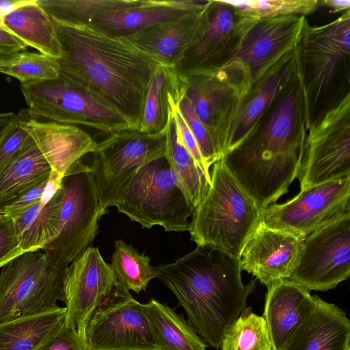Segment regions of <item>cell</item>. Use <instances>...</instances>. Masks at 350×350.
I'll return each instance as SVG.
<instances>
[{
  "mask_svg": "<svg viewBox=\"0 0 350 350\" xmlns=\"http://www.w3.org/2000/svg\"><path fill=\"white\" fill-rule=\"evenodd\" d=\"M184 75L161 65L154 72L146 96L139 131L150 135L165 133L174 109L185 94Z\"/></svg>",
  "mask_w": 350,
  "mask_h": 350,
  "instance_id": "484cf974",
  "label": "cell"
},
{
  "mask_svg": "<svg viewBox=\"0 0 350 350\" xmlns=\"http://www.w3.org/2000/svg\"><path fill=\"white\" fill-rule=\"evenodd\" d=\"M91 164L102 208L113 206L120 189L142 165L165 154V133L126 129L98 142Z\"/></svg>",
  "mask_w": 350,
  "mask_h": 350,
  "instance_id": "7c38bea8",
  "label": "cell"
},
{
  "mask_svg": "<svg viewBox=\"0 0 350 350\" xmlns=\"http://www.w3.org/2000/svg\"><path fill=\"white\" fill-rule=\"evenodd\" d=\"M165 157L185 195L196 208L205 197L211 183L180 142L173 116L165 131Z\"/></svg>",
  "mask_w": 350,
  "mask_h": 350,
  "instance_id": "1f68e13d",
  "label": "cell"
},
{
  "mask_svg": "<svg viewBox=\"0 0 350 350\" xmlns=\"http://www.w3.org/2000/svg\"><path fill=\"white\" fill-rule=\"evenodd\" d=\"M56 237L42 251L57 266L66 269L92 244L98 222L106 214L100 206L91 165L81 160L64 175Z\"/></svg>",
  "mask_w": 350,
  "mask_h": 350,
  "instance_id": "52a82bcc",
  "label": "cell"
},
{
  "mask_svg": "<svg viewBox=\"0 0 350 350\" xmlns=\"http://www.w3.org/2000/svg\"><path fill=\"white\" fill-rule=\"evenodd\" d=\"M17 117L14 112L0 113V138L17 120Z\"/></svg>",
  "mask_w": 350,
  "mask_h": 350,
  "instance_id": "bcb514c9",
  "label": "cell"
},
{
  "mask_svg": "<svg viewBox=\"0 0 350 350\" xmlns=\"http://www.w3.org/2000/svg\"><path fill=\"white\" fill-rule=\"evenodd\" d=\"M98 247H88L66 269L64 280L65 325L85 339L92 315L118 284Z\"/></svg>",
  "mask_w": 350,
  "mask_h": 350,
  "instance_id": "e0dca14e",
  "label": "cell"
},
{
  "mask_svg": "<svg viewBox=\"0 0 350 350\" xmlns=\"http://www.w3.org/2000/svg\"><path fill=\"white\" fill-rule=\"evenodd\" d=\"M2 25L27 46L59 59L61 50L54 22L38 0H27L0 16Z\"/></svg>",
  "mask_w": 350,
  "mask_h": 350,
  "instance_id": "4316f807",
  "label": "cell"
},
{
  "mask_svg": "<svg viewBox=\"0 0 350 350\" xmlns=\"http://www.w3.org/2000/svg\"><path fill=\"white\" fill-rule=\"evenodd\" d=\"M319 5L332 8L334 12L350 10L349 0H319Z\"/></svg>",
  "mask_w": 350,
  "mask_h": 350,
  "instance_id": "f6af8a7d",
  "label": "cell"
},
{
  "mask_svg": "<svg viewBox=\"0 0 350 350\" xmlns=\"http://www.w3.org/2000/svg\"><path fill=\"white\" fill-rule=\"evenodd\" d=\"M156 269L199 336L207 346L220 349L225 332L246 308L256 280L245 284L239 260L199 246Z\"/></svg>",
  "mask_w": 350,
  "mask_h": 350,
  "instance_id": "3957f363",
  "label": "cell"
},
{
  "mask_svg": "<svg viewBox=\"0 0 350 350\" xmlns=\"http://www.w3.org/2000/svg\"><path fill=\"white\" fill-rule=\"evenodd\" d=\"M113 206L143 228L189 232L195 207L165 157L140 166L120 189Z\"/></svg>",
  "mask_w": 350,
  "mask_h": 350,
  "instance_id": "8992f818",
  "label": "cell"
},
{
  "mask_svg": "<svg viewBox=\"0 0 350 350\" xmlns=\"http://www.w3.org/2000/svg\"><path fill=\"white\" fill-rule=\"evenodd\" d=\"M297 69L295 49L252 87L240 108L227 152L254 133L275 97L295 74Z\"/></svg>",
  "mask_w": 350,
  "mask_h": 350,
  "instance_id": "d4e9b609",
  "label": "cell"
},
{
  "mask_svg": "<svg viewBox=\"0 0 350 350\" xmlns=\"http://www.w3.org/2000/svg\"><path fill=\"white\" fill-rule=\"evenodd\" d=\"M0 72L18 79L21 85L55 79L60 75L58 59L42 53L22 52L13 62L0 68Z\"/></svg>",
  "mask_w": 350,
  "mask_h": 350,
  "instance_id": "8d00e7d4",
  "label": "cell"
},
{
  "mask_svg": "<svg viewBox=\"0 0 350 350\" xmlns=\"http://www.w3.org/2000/svg\"><path fill=\"white\" fill-rule=\"evenodd\" d=\"M221 350H272L266 322L262 316L246 307L225 332Z\"/></svg>",
  "mask_w": 350,
  "mask_h": 350,
  "instance_id": "836d02e7",
  "label": "cell"
},
{
  "mask_svg": "<svg viewBox=\"0 0 350 350\" xmlns=\"http://www.w3.org/2000/svg\"><path fill=\"white\" fill-rule=\"evenodd\" d=\"M173 118L180 142L191 155L207 180L211 183L210 170L207 168L204 163L196 139L178 109V105L174 109Z\"/></svg>",
  "mask_w": 350,
  "mask_h": 350,
  "instance_id": "60d3db41",
  "label": "cell"
},
{
  "mask_svg": "<svg viewBox=\"0 0 350 350\" xmlns=\"http://www.w3.org/2000/svg\"><path fill=\"white\" fill-rule=\"evenodd\" d=\"M21 52L0 50V68L15 61Z\"/></svg>",
  "mask_w": 350,
  "mask_h": 350,
  "instance_id": "7dc6e473",
  "label": "cell"
},
{
  "mask_svg": "<svg viewBox=\"0 0 350 350\" xmlns=\"http://www.w3.org/2000/svg\"><path fill=\"white\" fill-rule=\"evenodd\" d=\"M241 14L256 19L285 15L306 16L320 6L319 0H224Z\"/></svg>",
  "mask_w": 350,
  "mask_h": 350,
  "instance_id": "d590c367",
  "label": "cell"
},
{
  "mask_svg": "<svg viewBox=\"0 0 350 350\" xmlns=\"http://www.w3.org/2000/svg\"><path fill=\"white\" fill-rule=\"evenodd\" d=\"M51 168L35 143L0 172V209L49 178Z\"/></svg>",
  "mask_w": 350,
  "mask_h": 350,
  "instance_id": "4dcf8cb0",
  "label": "cell"
},
{
  "mask_svg": "<svg viewBox=\"0 0 350 350\" xmlns=\"http://www.w3.org/2000/svg\"><path fill=\"white\" fill-rule=\"evenodd\" d=\"M17 116L19 124L31 136L51 170L63 176L82 157L98 149V142L79 126L38 120L28 110Z\"/></svg>",
  "mask_w": 350,
  "mask_h": 350,
  "instance_id": "ffe728a7",
  "label": "cell"
},
{
  "mask_svg": "<svg viewBox=\"0 0 350 350\" xmlns=\"http://www.w3.org/2000/svg\"><path fill=\"white\" fill-rule=\"evenodd\" d=\"M53 21L61 50L60 74L103 100L131 129L138 130L151 78L163 64L124 38L92 24Z\"/></svg>",
  "mask_w": 350,
  "mask_h": 350,
  "instance_id": "6da1fadb",
  "label": "cell"
},
{
  "mask_svg": "<svg viewBox=\"0 0 350 350\" xmlns=\"http://www.w3.org/2000/svg\"><path fill=\"white\" fill-rule=\"evenodd\" d=\"M27 47L25 43L12 34L2 25L0 18V50L20 52Z\"/></svg>",
  "mask_w": 350,
  "mask_h": 350,
  "instance_id": "ee69618b",
  "label": "cell"
},
{
  "mask_svg": "<svg viewBox=\"0 0 350 350\" xmlns=\"http://www.w3.org/2000/svg\"><path fill=\"white\" fill-rule=\"evenodd\" d=\"M34 144L17 120L0 138V172Z\"/></svg>",
  "mask_w": 350,
  "mask_h": 350,
  "instance_id": "f35d334b",
  "label": "cell"
},
{
  "mask_svg": "<svg viewBox=\"0 0 350 350\" xmlns=\"http://www.w3.org/2000/svg\"><path fill=\"white\" fill-rule=\"evenodd\" d=\"M23 254L12 217L0 213V268Z\"/></svg>",
  "mask_w": 350,
  "mask_h": 350,
  "instance_id": "ab89813d",
  "label": "cell"
},
{
  "mask_svg": "<svg viewBox=\"0 0 350 350\" xmlns=\"http://www.w3.org/2000/svg\"><path fill=\"white\" fill-rule=\"evenodd\" d=\"M55 21L88 25L100 14L122 7L132 0H38Z\"/></svg>",
  "mask_w": 350,
  "mask_h": 350,
  "instance_id": "e575fe53",
  "label": "cell"
},
{
  "mask_svg": "<svg viewBox=\"0 0 350 350\" xmlns=\"http://www.w3.org/2000/svg\"><path fill=\"white\" fill-rule=\"evenodd\" d=\"M21 89L27 110L36 118L109 135L131 129L116 110L62 74L55 79L22 84Z\"/></svg>",
  "mask_w": 350,
  "mask_h": 350,
  "instance_id": "30bf717a",
  "label": "cell"
},
{
  "mask_svg": "<svg viewBox=\"0 0 350 350\" xmlns=\"http://www.w3.org/2000/svg\"><path fill=\"white\" fill-rule=\"evenodd\" d=\"M350 275V211L304 237L287 279L309 291H327Z\"/></svg>",
  "mask_w": 350,
  "mask_h": 350,
  "instance_id": "8fae6325",
  "label": "cell"
},
{
  "mask_svg": "<svg viewBox=\"0 0 350 350\" xmlns=\"http://www.w3.org/2000/svg\"><path fill=\"white\" fill-rule=\"evenodd\" d=\"M24 0L0 1V16L24 3Z\"/></svg>",
  "mask_w": 350,
  "mask_h": 350,
  "instance_id": "c3c4849f",
  "label": "cell"
},
{
  "mask_svg": "<svg viewBox=\"0 0 350 350\" xmlns=\"http://www.w3.org/2000/svg\"><path fill=\"white\" fill-rule=\"evenodd\" d=\"M208 0H132L100 14L90 23L103 31L123 37L204 8Z\"/></svg>",
  "mask_w": 350,
  "mask_h": 350,
  "instance_id": "7402d4cb",
  "label": "cell"
},
{
  "mask_svg": "<svg viewBox=\"0 0 350 350\" xmlns=\"http://www.w3.org/2000/svg\"><path fill=\"white\" fill-rule=\"evenodd\" d=\"M257 21L241 14L224 0H208L196 36L175 68L182 73L222 68L236 58Z\"/></svg>",
  "mask_w": 350,
  "mask_h": 350,
  "instance_id": "5bb4252c",
  "label": "cell"
},
{
  "mask_svg": "<svg viewBox=\"0 0 350 350\" xmlns=\"http://www.w3.org/2000/svg\"><path fill=\"white\" fill-rule=\"evenodd\" d=\"M350 176V94L307 133L297 176L300 190Z\"/></svg>",
  "mask_w": 350,
  "mask_h": 350,
  "instance_id": "4fadbf2b",
  "label": "cell"
},
{
  "mask_svg": "<svg viewBox=\"0 0 350 350\" xmlns=\"http://www.w3.org/2000/svg\"><path fill=\"white\" fill-rule=\"evenodd\" d=\"M48 179L49 178L24 191L9 204L1 208L0 213L14 217L32 204L40 201Z\"/></svg>",
  "mask_w": 350,
  "mask_h": 350,
  "instance_id": "7bdbcfd3",
  "label": "cell"
},
{
  "mask_svg": "<svg viewBox=\"0 0 350 350\" xmlns=\"http://www.w3.org/2000/svg\"><path fill=\"white\" fill-rule=\"evenodd\" d=\"M306 21L295 14L258 19L234 59L248 71L252 87L295 51Z\"/></svg>",
  "mask_w": 350,
  "mask_h": 350,
  "instance_id": "ac0fdd59",
  "label": "cell"
},
{
  "mask_svg": "<svg viewBox=\"0 0 350 350\" xmlns=\"http://www.w3.org/2000/svg\"><path fill=\"white\" fill-rule=\"evenodd\" d=\"M307 133L297 69L254 133L222 157L261 212L286 194L297 178Z\"/></svg>",
  "mask_w": 350,
  "mask_h": 350,
  "instance_id": "7a4b0ae2",
  "label": "cell"
},
{
  "mask_svg": "<svg viewBox=\"0 0 350 350\" xmlns=\"http://www.w3.org/2000/svg\"><path fill=\"white\" fill-rule=\"evenodd\" d=\"M66 269L57 266L41 250L23 253L3 267L0 322L59 308L57 301H64Z\"/></svg>",
  "mask_w": 350,
  "mask_h": 350,
  "instance_id": "9c48e42d",
  "label": "cell"
},
{
  "mask_svg": "<svg viewBox=\"0 0 350 350\" xmlns=\"http://www.w3.org/2000/svg\"><path fill=\"white\" fill-rule=\"evenodd\" d=\"M37 350H87L85 339L65 324Z\"/></svg>",
  "mask_w": 350,
  "mask_h": 350,
  "instance_id": "b9f144b4",
  "label": "cell"
},
{
  "mask_svg": "<svg viewBox=\"0 0 350 350\" xmlns=\"http://www.w3.org/2000/svg\"><path fill=\"white\" fill-rule=\"evenodd\" d=\"M110 266L120 284L136 293L145 291L149 282L157 278L156 267L150 265V258L140 254L123 240L114 244Z\"/></svg>",
  "mask_w": 350,
  "mask_h": 350,
  "instance_id": "d6a6232c",
  "label": "cell"
},
{
  "mask_svg": "<svg viewBox=\"0 0 350 350\" xmlns=\"http://www.w3.org/2000/svg\"><path fill=\"white\" fill-rule=\"evenodd\" d=\"M182 74L185 96L221 158L228 151L240 108L252 88L249 72L233 59L215 71Z\"/></svg>",
  "mask_w": 350,
  "mask_h": 350,
  "instance_id": "ba28073f",
  "label": "cell"
},
{
  "mask_svg": "<svg viewBox=\"0 0 350 350\" xmlns=\"http://www.w3.org/2000/svg\"><path fill=\"white\" fill-rule=\"evenodd\" d=\"M304 237L271 228L262 221L245 243L239 265L267 287L288 279L294 268Z\"/></svg>",
  "mask_w": 350,
  "mask_h": 350,
  "instance_id": "d6986e66",
  "label": "cell"
},
{
  "mask_svg": "<svg viewBox=\"0 0 350 350\" xmlns=\"http://www.w3.org/2000/svg\"><path fill=\"white\" fill-rule=\"evenodd\" d=\"M159 350H206L191 324L168 306L152 299L144 304Z\"/></svg>",
  "mask_w": 350,
  "mask_h": 350,
  "instance_id": "f546056e",
  "label": "cell"
},
{
  "mask_svg": "<svg viewBox=\"0 0 350 350\" xmlns=\"http://www.w3.org/2000/svg\"><path fill=\"white\" fill-rule=\"evenodd\" d=\"M205 7L123 38L163 65L176 68L196 36Z\"/></svg>",
  "mask_w": 350,
  "mask_h": 350,
  "instance_id": "603a6c76",
  "label": "cell"
},
{
  "mask_svg": "<svg viewBox=\"0 0 350 350\" xmlns=\"http://www.w3.org/2000/svg\"><path fill=\"white\" fill-rule=\"evenodd\" d=\"M319 297L287 279L267 287L263 318L272 350H280L304 319L317 307Z\"/></svg>",
  "mask_w": 350,
  "mask_h": 350,
  "instance_id": "44dd1931",
  "label": "cell"
},
{
  "mask_svg": "<svg viewBox=\"0 0 350 350\" xmlns=\"http://www.w3.org/2000/svg\"><path fill=\"white\" fill-rule=\"evenodd\" d=\"M178 109L196 139L204 163L207 168L210 170L213 163L221 157L218 154L206 128L196 116L185 94L178 103Z\"/></svg>",
  "mask_w": 350,
  "mask_h": 350,
  "instance_id": "74e56055",
  "label": "cell"
},
{
  "mask_svg": "<svg viewBox=\"0 0 350 350\" xmlns=\"http://www.w3.org/2000/svg\"><path fill=\"white\" fill-rule=\"evenodd\" d=\"M66 307L0 322V350H37L65 323Z\"/></svg>",
  "mask_w": 350,
  "mask_h": 350,
  "instance_id": "83f0119b",
  "label": "cell"
},
{
  "mask_svg": "<svg viewBox=\"0 0 350 350\" xmlns=\"http://www.w3.org/2000/svg\"><path fill=\"white\" fill-rule=\"evenodd\" d=\"M350 211V176L302 190L282 204L274 203L262 212L269 227L304 237Z\"/></svg>",
  "mask_w": 350,
  "mask_h": 350,
  "instance_id": "2e32d148",
  "label": "cell"
},
{
  "mask_svg": "<svg viewBox=\"0 0 350 350\" xmlns=\"http://www.w3.org/2000/svg\"><path fill=\"white\" fill-rule=\"evenodd\" d=\"M211 185L191 219L190 239L239 260L247 239L262 221V212L227 168L213 163Z\"/></svg>",
  "mask_w": 350,
  "mask_h": 350,
  "instance_id": "5b68a950",
  "label": "cell"
},
{
  "mask_svg": "<svg viewBox=\"0 0 350 350\" xmlns=\"http://www.w3.org/2000/svg\"><path fill=\"white\" fill-rule=\"evenodd\" d=\"M296 53L308 131L350 94V10L323 25L307 21Z\"/></svg>",
  "mask_w": 350,
  "mask_h": 350,
  "instance_id": "277c9868",
  "label": "cell"
},
{
  "mask_svg": "<svg viewBox=\"0 0 350 350\" xmlns=\"http://www.w3.org/2000/svg\"><path fill=\"white\" fill-rule=\"evenodd\" d=\"M280 350H350V321L340 308L319 297Z\"/></svg>",
  "mask_w": 350,
  "mask_h": 350,
  "instance_id": "cb8c5ba5",
  "label": "cell"
},
{
  "mask_svg": "<svg viewBox=\"0 0 350 350\" xmlns=\"http://www.w3.org/2000/svg\"><path fill=\"white\" fill-rule=\"evenodd\" d=\"M60 207L59 187L49 201L40 200L12 217L23 253L42 250L56 237Z\"/></svg>",
  "mask_w": 350,
  "mask_h": 350,
  "instance_id": "f1b7e54d",
  "label": "cell"
},
{
  "mask_svg": "<svg viewBox=\"0 0 350 350\" xmlns=\"http://www.w3.org/2000/svg\"><path fill=\"white\" fill-rule=\"evenodd\" d=\"M87 350H159L144 304L118 283L85 329Z\"/></svg>",
  "mask_w": 350,
  "mask_h": 350,
  "instance_id": "9a60e30c",
  "label": "cell"
}]
</instances>
